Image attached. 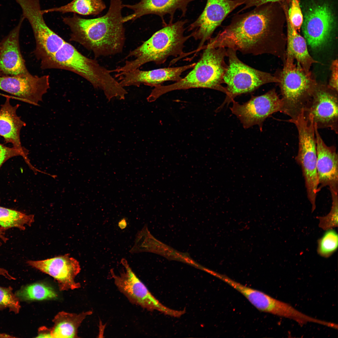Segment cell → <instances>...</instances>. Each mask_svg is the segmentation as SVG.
<instances>
[{"label":"cell","mask_w":338,"mask_h":338,"mask_svg":"<svg viewBox=\"0 0 338 338\" xmlns=\"http://www.w3.org/2000/svg\"><path fill=\"white\" fill-rule=\"evenodd\" d=\"M285 16L279 3H270L232 18L230 23L207 44L228 48L243 54H269L284 61L287 37L284 32Z\"/></svg>","instance_id":"6da1fadb"},{"label":"cell","mask_w":338,"mask_h":338,"mask_svg":"<svg viewBox=\"0 0 338 338\" xmlns=\"http://www.w3.org/2000/svg\"><path fill=\"white\" fill-rule=\"evenodd\" d=\"M122 5L121 0H110L106 13L95 18L84 19L74 13L63 17L71 31L70 40L92 51L96 58L121 52L125 42Z\"/></svg>","instance_id":"7a4b0ae2"},{"label":"cell","mask_w":338,"mask_h":338,"mask_svg":"<svg viewBox=\"0 0 338 338\" xmlns=\"http://www.w3.org/2000/svg\"><path fill=\"white\" fill-rule=\"evenodd\" d=\"M187 20L176 22L169 21L163 24V28L154 33L147 40L131 51L126 58L133 57V59L127 60L122 66L111 70L112 72L121 73L139 68L146 63L153 62L157 64L164 63L169 57H180L185 56L183 51L184 44L190 38L184 35L185 25Z\"/></svg>","instance_id":"3957f363"},{"label":"cell","mask_w":338,"mask_h":338,"mask_svg":"<svg viewBox=\"0 0 338 338\" xmlns=\"http://www.w3.org/2000/svg\"><path fill=\"white\" fill-rule=\"evenodd\" d=\"M64 69L78 74L88 81L95 89L103 91L109 101L114 98L124 100L128 93L112 76L110 70L95 60L83 55L66 41L53 56L44 69Z\"/></svg>","instance_id":"277c9868"},{"label":"cell","mask_w":338,"mask_h":338,"mask_svg":"<svg viewBox=\"0 0 338 338\" xmlns=\"http://www.w3.org/2000/svg\"><path fill=\"white\" fill-rule=\"evenodd\" d=\"M202 49L200 59L184 77L170 85L155 87L150 93L152 98L156 100L172 91L194 88L213 89L226 94V89L222 84L228 66L224 60L227 56V50L225 48H214L207 45Z\"/></svg>","instance_id":"5b68a950"},{"label":"cell","mask_w":338,"mask_h":338,"mask_svg":"<svg viewBox=\"0 0 338 338\" xmlns=\"http://www.w3.org/2000/svg\"><path fill=\"white\" fill-rule=\"evenodd\" d=\"M294 59L286 56L282 70L278 76L282 107L281 112L296 119L304 110L317 83L311 72H306Z\"/></svg>","instance_id":"8992f818"},{"label":"cell","mask_w":338,"mask_h":338,"mask_svg":"<svg viewBox=\"0 0 338 338\" xmlns=\"http://www.w3.org/2000/svg\"><path fill=\"white\" fill-rule=\"evenodd\" d=\"M229 63L223 78L226 97L222 108L236 96L242 94L251 93L261 86L269 83H279V80L275 75L262 71L246 64L238 58L236 51L230 48L227 50Z\"/></svg>","instance_id":"52a82bcc"},{"label":"cell","mask_w":338,"mask_h":338,"mask_svg":"<svg viewBox=\"0 0 338 338\" xmlns=\"http://www.w3.org/2000/svg\"><path fill=\"white\" fill-rule=\"evenodd\" d=\"M298 133L299 147L295 160L300 166L304 177L308 198L312 212L316 208L318 181L317 173V155L314 122L304 115L293 121Z\"/></svg>","instance_id":"ba28073f"},{"label":"cell","mask_w":338,"mask_h":338,"mask_svg":"<svg viewBox=\"0 0 338 338\" xmlns=\"http://www.w3.org/2000/svg\"><path fill=\"white\" fill-rule=\"evenodd\" d=\"M22 16L29 21L36 42L34 54L43 69L65 42L46 24L39 0H19Z\"/></svg>","instance_id":"9c48e42d"},{"label":"cell","mask_w":338,"mask_h":338,"mask_svg":"<svg viewBox=\"0 0 338 338\" xmlns=\"http://www.w3.org/2000/svg\"><path fill=\"white\" fill-rule=\"evenodd\" d=\"M121 263L125 269H122L119 274H115L113 269L110 272L116 286L131 303L148 310H156L174 317H180L185 313V310H172L162 305L137 276L127 260L123 258Z\"/></svg>","instance_id":"30bf717a"},{"label":"cell","mask_w":338,"mask_h":338,"mask_svg":"<svg viewBox=\"0 0 338 338\" xmlns=\"http://www.w3.org/2000/svg\"><path fill=\"white\" fill-rule=\"evenodd\" d=\"M335 25V19L330 5L313 1L305 10L301 27L307 44L312 49L323 47L328 42Z\"/></svg>","instance_id":"8fae6325"},{"label":"cell","mask_w":338,"mask_h":338,"mask_svg":"<svg viewBox=\"0 0 338 338\" xmlns=\"http://www.w3.org/2000/svg\"><path fill=\"white\" fill-rule=\"evenodd\" d=\"M230 109L247 129L258 125L262 130L265 120L273 113L281 112L282 103L274 89L258 96L252 95L247 102L240 104L234 100Z\"/></svg>","instance_id":"7c38bea8"},{"label":"cell","mask_w":338,"mask_h":338,"mask_svg":"<svg viewBox=\"0 0 338 338\" xmlns=\"http://www.w3.org/2000/svg\"><path fill=\"white\" fill-rule=\"evenodd\" d=\"M246 0H207L203 11L198 18L187 27L192 37L199 40L198 52L202 50L205 43L211 38L216 28L226 17L237 7L244 4Z\"/></svg>","instance_id":"4fadbf2b"},{"label":"cell","mask_w":338,"mask_h":338,"mask_svg":"<svg viewBox=\"0 0 338 338\" xmlns=\"http://www.w3.org/2000/svg\"><path fill=\"white\" fill-rule=\"evenodd\" d=\"M338 109V92L317 83L304 112L312 116L318 129L329 128L337 134Z\"/></svg>","instance_id":"5bb4252c"},{"label":"cell","mask_w":338,"mask_h":338,"mask_svg":"<svg viewBox=\"0 0 338 338\" xmlns=\"http://www.w3.org/2000/svg\"><path fill=\"white\" fill-rule=\"evenodd\" d=\"M50 88L49 76L24 75L0 76V90L22 101L35 106L42 101L43 95Z\"/></svg>","instance_id":"9a60e30c"},{"label":"cell","mask_w":338,"mask_h":338,"mask_svg":"<svg viewBox=\"0 0 338 338\" xmlns=\"http://www.w3.org/2000/svg\"><path fill=\"white\" fill-rule=\"evenodd\" d=\"M27 263L53 277L57 281L60 291L73 290L80 287V284L74 280L81 270L79 263L69 254L43 260H28Z\"/></svg>","instance_id":"2e32d148"},{"label":"cell","mask_w":338,"mask_h":338,"mask_svg":"<svg viewBox=\"0 0 338 338\" xmlns=\"http://www.w3.org/2000/svg\"><path fill=\"white\" fill-rule=\"evenodd\" d=\"M215 276L239 292L261 311L290 319H294L296 315V309L287 303L242 284L224 275L216 273Z\"/></svg>","instance_id":"e0dca14e"},{"label":"cell","mask_w":338,"mask_h":338,"mask_svg":"<svg viewBox=\"0 0 338 338\" xmlns=\"http://www.w3.org/2000/svg\"><path fill=\"white\" fill-rule=\"evenodd\" d=\"M196 63L183 66L168 67L148 71L137 69L125 73H118L120 85L124 87L129 86L139 87L144 84L156 87L166 81H177L182 79L181 75L187 69L192 68Z\"/></svg>","instance_id":"ac0fdd59"},{"label":"cell","mask_w":338,"mask_h":338,"mask_svg":"<svg viewBox=\"0 0 338 338\" xmlns=\"http://www.w3.org/2000/svg\"><path fill=\"white\" fill-rule=\"evenodd\" d=\"M317 155L318 192L328 186L330 191L338 192V156L334 146H327L314 124Z\"/></svg>","instance_id":"d6986e66"},{"label":"cell","mask_w":338,"mask_h":338,"mask_svg":"<svg viewBox=\"0 0 338 338\" xmlns=\"http://www.w3.org/2000/svg\"><path fill=\"white\" fill-rule=\"evenodd\" d=\"M193 0H140L134 4H123V8L131 9L133 13L123 18L124 23L134 21L145 15L149 14L159 16L163 24L166 23L164 16L169 15L170 21L173 22L176 12L179 10L182 13L181 17H184L187 10L188 5Z\"/></svg>","instance_id":"ffe728a7"},{"label":"cell","mask_w":338,"mask_h":338,"mask_svg":"<svg viewBox=\"0 0 338 338\" xmlns=\"http://www.w3.org/2000/svg\"><path fill=\"white\" fill-rule=\"evenodd\" d=\"M24 19L22 16L18 25L2 41L0 50V74L17 76L29 73L21 54L19 44L20 29Z\"/></svg>","instance_id":"44dd1931"},{"label":"cell","mask_w":338,"mask_h":338,"mask_svg":"<svg viewBox=\"0 0 338 338\" xmlns=\"http://www.w3.org/2000/svg\"><path fill=\"white\" fill-rule=\"evenodd\" d=\"M19 105L13 106L9 98H7L0 109V136L4 139L6 143H11L13 147L19 150L23 154L26 162L29 167L32 165L30 162L28 155V151L21 144L20 133L22 128L26 125L16 113Z\"/></svg>","instance_id":"7402d4cb"},{"label":"cell","mask_w":338,"mask_h":338,"mask_svg":"<svg viewBox=\"0 0 338 338\" xmlns=\"http://www.w3.org/2000/svg\"><path fill=\"white\" fill-rule=\"evenodd\" d=\"M289 6V4L287 3H284L282 5L287 24L286 56H290L295 59L306 72L309 73L310 72V69L312 65L318 62L310 54L305 38L297 32L290 22L288 13Z\"/></svg>","instance_id":"603a6c76"},{"label":"cell","mask_w":338,"mask_h":338,"mask_svg":"<svg viewBox=\"0 0 338 338\" xmlns=\"http://www.w3.org/2000/svg\"><path fill=\"white\" fill-rule=\"evenodd\" d=\"M92 314L91 311L79 314L64 311L58 313L52 321L51 328L52 338H77L78 329L86 317Z\"/></svg>","instance_id":"cb8c5ba5"},{"label":"cell","mask_w":338,"mask_h":338,"mask_svg":"<svg viewBox=\"0 0 338 338\" xmlns=\"http://www.w3.org/2000/svg\"><path fill=\"white\" fill-rule=\"evenodd\" d=\"M106 8L102 0H73L59 7L42 10V13L59 12L63 13H73L82 15H97Z\"/></svg>","instance_id":"d4e9b609"},{"label":"cell","mask_w":338,"mask_h":338,"mask_svg":"<svg viewBox=\"0 0 338 338\" xmlns=\"http://www.w3.org/2000/svg\"><path fill=\"white\" fill-rule=\"evenodd\" d=\"M15 294L20 301L25 302L54 299L58 296L53 288L43 283L22 286Z\"/></svg>","instance_id":"484cf974"},{"label":"cell","mask_w":338,"mask_h":338,"mask_svg":"<svg viewBox=\"0 0 338 338\" xmlns=\"http://www.w3.org/2000/svg\"><path fill=\"white\" fill-rule=\"evenodd\" d=\"M34 216L0 206V226L5 229L17 228L24 230L26 226H31Z\"/></svg>","instance_id":"4316f807"},{"label":"cell","mask_w":338,"mask_h":338,"mask_svg":"<svg viewBox=\"0 0 338 338\" xmlns=\"http://www.w3.org/2000/svg\"><path fill=\"white\" fill-rule=\"evenodd\" d=\"M338 237L333 228L326 230L322 237L318 240L317 251L320 256L327 258L331 256L338 247Z\"/></svg>","instance_id":"83f0119b"},{"label":"cell","mask_w":338,"mask_h":338,"mask_svg":"<svg viewBox=\"0 0 338 338\" xmlns=\"http://www.w3.org/2000/svg\"><path fill=\"white\" fill-rule=\"evenodd\" d=\"M13 290L11 286H0V311L8 308L9 312L18 314L21 308L20 301Z\"/></svg>","instance_id":"f1b7e54d"},{"label":"cell","mask_w":338,"mask_h":338,"mask_svg":"<svg viewBox=\"0 0 338 338\" xmlns=\"http://www.w3.org/2000/svg\"><path fill=\"white\" fill-rule=\"evenodd\" d=\"M330 192L332 202L330 212L325 216L317 217L319 220V227L325 230L338 226V192Z\"/></svg>","instance_id":"f546056e"},{"label":"cell","mask_w":338,"mask_h":338,"mask_svg":"<svg viewBox=\"0 0 338 338\" xmlns=\"http://www.w3.org/2000/svg\"><path fill=\"white\" fill-rule=\"evenodd\" d=\"M290 6L288 10L289 20L294 28L300 30L303 21V16L299 0H291Z\"/></svg>","instance_id":"4dcf8cb0"},{"label":"cell","mask_w":338,"mask_h":338,"mask_svg":"<svg viewBox=\"0 0 338 338\" xmlns=\"http://www.w3.org/2000/svg\"><path fill=\"white\" fill-rule=\"evenodd\" d=\"M21 156L24 159L22 153L14 147H6L0 144V168L2 165L8 159L17 156Z\"/></svg>","instance_id":"1f68e13d"},{"label":"cell","mask_w":338,"mask_h":338,"mask_svg":"<svg viewBox=\"0 0 338 338\" xmlns=\"http://www.w3.org/2000/svg\"><path fill=\"white\" fill-rule=\"evenodd\" d=\"M338 60L337 59L333 61L330 69L331 75L328 87L331 89L338 92Z\"/></svg>","instance_id":"d6a6232c"},{"label":"cell","mask_w":338,"mask_h":338,"mask_svg":"<svg viewBox=\"0 0 338 338\" xmlns=\"http://www.w3.org/2000/svg\"><path fill=\"white\" fill-rule=\"evenodd\" d=\"M284 0H246L244 4L245 6L238 13L253 7H256L268 3H280Z\"/></svg>","instance_id":"836d02e7"},{"label":"cell","mask_w":338,"mask_h":338,"mask_svg":"<svg viewBox=\"0 0 338 338\" xmlns=\"http://www.w3.org/2000/svg\"><path fill=\"white\" fill-rule=\"evenodd\" d=\"M36 338H52L51 328L42 326L38 329Z\"/></svg>","instance_id":"e575fe53"},{"label":"cell","mask_w":338,"mask_h":338,"mask_svg":"<svg viewBox=\"0 0 338 338\" xmlns=\"http://www.w3.org/2000/svg\"><path fill=\"white\" fill-rule=\"evenodd\" d=\"M0 275L4 276L9 280H13L14 278L7 270L1 268H0Z\"/></svg>","instance_id":"d590c367"},{"label":"cell","mask_w":338,"mask_h":338,"mask_svg":"<svg viewBox=\"0 0 338 338\" xmlns=\"http://www.w3.org/2000/svg\"><path fill=\"white\" fill-rule=\"evenodd\" d=\"M118 225L119 227L121 229L125 228L127 226V223L125 219L124 218L121 220L119 222Z\"/></svg>","instance_id":"8d00e7d4"},{"label":"cell","mask_w":338,"mask_h":338,"mask_svg":"<svg viewBox=\"0 0 338 338\" xmlns=\"http://www.w3.org/2000/svg\"><path fill=\"white\" fill-rule=\"evenodd\" d=\"M13 337L9 335L4 333H0V338Z\"/></svg>","instance_id":"74e56055"},{"label":"cell","mask_w":338,"mask_h":338,"mask_svg":"<svg viewBox=\"0 0 338 338\" xmlns=\"http://www.w3.org/2000/svg\"><path fill=\"white\" fill-rule=\"evenodd\" d=\"M2 42L0 43V50H1L2 46Z\"/></svg>","instance_id":"f35d334b"}]
</instances>
